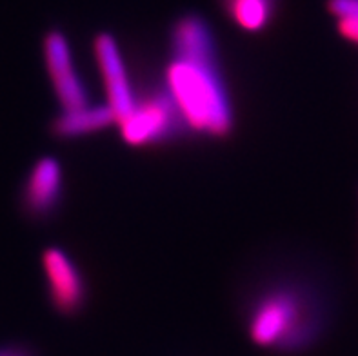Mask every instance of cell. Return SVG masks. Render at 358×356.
Returning <instances> with one entry per match:
<instances>
[{
	"mask_svg": "<svg viewBox=\"0 0 358 356\" xmlns=\"http://www.w3.org/2000/svg\"><path fill=\"white\" fill-rule=\"evenodd\" d=\"M327 11L338 35L358 48V0H327Z\"/></svg>",
	"mask_w": 358,
	"mask_h": 356,
	"instance_id": "10",
	"label": "cell"
},
{
	"mask_svg": "<svg viewBox=\"0 0 358 356\" xmlns=\"http://www.w3.org/2000/svg\"><path fill=\"white\" fill-rule=\"evenodd\" d=\"M64 194L62 164L55 157L38 158L27 173L22 190V208L31 218L51 217Z\"/></svg>",
	"mask_w": 358,
	"mask_h": 356,
	"instance_id": "7",
	"label": "cell"
},
{
	"mask_svg": "<svg viewBox=\"0 0 358 356\" xmlns=\"http://www.w3.org/2000/svg\"><path fill=\"white\" fill-rule=\"evenodd\" d=\"M117 126V117L109 109L108 104H90L84 108L60 111V115L53 120L51 133L57 138L75 140L82 136H90Z\"/></svg>",
	"mask_w": 358,
	"mask_h": 356,
	"instance_id": "8",
	"label": "cell"
},
{
	"mask_svg": "<svg viewBox=\"0 0 358 356\" xmlns=\"http://www.w3.org/2000/svg\"><path fill=\"white\" fill-rule=\"evenodd\" d=\"M93 57L102 75L106 104L117 117V124L131 113L138 93L131 80L120 44L111 33H99L93 41Z\"/></svg>",
	"mask_w": 358,
	"mask_h": 356,
	"instance_id": "5",
	"label": "cell"
},
{
	"mask_svg": "<svg viewBox=\"0 0 358 356\" xmlns=\"http://www.w3.org/2000/svg\"><path fill=\"white\" fill-rule=\"evenodd\" d=\"M120 136L129 148H155L173 140L186 131L173 100L164 86L138 95L136 106L126 118L118 122Z\"/></svg>",
	"mask_w": 358,
	"mask_h": 356,
	"instance_id": "3",
	"label": "cell"
},
{
	"mask_svg": "<svg viewBox=\"0 0 358 356\" xmlns=\"http://www.w3.org/2000/svg\"><path fill=\"white\" fill-rule=\"evenodd\" d=\"M162 86L186 131L208 138L231 135L235 106L220 66L217 38L200 15L187 13L173 22Z\"/></svg>",
	"mask_w": 358,
	"mask_h": 356,
	"instance_id": "1",
	"label": "cell"
},
{
	"mask_svg": "<svg viewBox=\"0 0 358 356\" xmlns=\"http://www.w3.org/2000/svg\"><path fill=\"white\" fill-rule=\"evenodd\" d=\"M220 8L242 33L259 35L268 31L278 13L280 0H218Z\"/></svg>",
	"mask_w": 358,
	"mask_h": 356,
	"instance_id": "9",
	"label": "cell"
},
{
	"mask_svg": "<svg viewBox=\"0 0 358 356\" xmlns=\"http://www.w3.org/2000/svg\"><path fill=\"white\" fill-rule=\"evenodd\" d=\"M42 53H44L45 71L50 77L55 97L59 100L60 109L71 111V109L90 106V93L75 66L73 50L64 31L51 29L45 33Z\"/></svg>",
	"mask_w": 358,
	"mask_h": 356,
	"instance_id": "6",
	"label": "cell"
},
{
	"mask_svg": "<svg viewBox=\"0 0 358 356\" xmlns=\"http://www.w3.org/2000/svg\"><path fill=\"white\" fill-rule=\"evenodd\" d=\"M42 271L55 311L64 316L78 315L87 302V282L75 258L59 245L45 248Z\"/></svg>",
	"mask_w": 358,
	"mask_h": 356,
	"instance_id": "4",
	"label": "cell"
},
{
	"mask_svg": "<svg viewBox=\"0 0 358 356\" xmlns=\"http://www.w3.org/2000/svg\"><path fill=\"white\" fill-rule=\"evenodd\" d=\"M0 356H33L31 351H27L26 348L20 346H9V348L0 349Z\"/></svg>",
	"mask_w": 358,
	"mask_h": 356,
	"instance_id": "11",
	"label": "cell"
},
{
	"mask_svg": "<svg viewBox=\"0 0 358 356\" xmlns=\"http://www.w3.org/2000/svg\"><path fill=\"white\" fill-rule=\"evenodd\" d=\"M331 322V304L315 282L277 280L253 294L245 331L255 346L277 353L313 348Z\"/></svg>",
	"mask_w": 358,
	"mask_h": 356,
	"instance_id": "2",
	"label": "cell"
}]
</instances>
